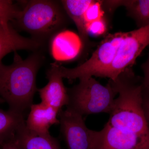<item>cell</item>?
Masks as SVG:
<instances>
[{
	"mask_svg": "<svg viewBox=\"0 0 149 149\" xmlns=\"http://www.w3.org/2000/svg\"><path fill=\"white\" fill-rule=\"evenodd\" d=\"M44 59L39 51L24 60L15 52L11 64L0 65V97L8 104L9 110L23 113L32 105L37 91V73Z\"/></svg>",
	"mask_w": 149,
	"mask_h": 149,
	"instance_id": "6da1fadb",
	"label": "cell"
},
{
	"mask_svg": "<svg viewBox=\"0 0 149 149\" xmlns=\"http://www.w3.org/2000/svg\"><path fill=\"white\" fill-rule=\"evenodd\" d=\"M118 96L107 123L121 130L149 135V126L144 109V87L138 83L131 68L109 80Z\"/></svg>",
	"mask_w": 149,
	"mask_h": 149,
	"instance_id": "7a4b0ae2",
	"label": "cell"
},
{
	"mask_svg": "<svg viewBox=\"0 0 149 149\" xmlns=\"http://www.w3.org/2000/svg\"><path fill=\"white\" fill-rule=\"evenodd\" d=\"M71 21L61 1L52 0L28 1L13 20L19 29L45 44Z\"/></svg>",
	"mask_w": 149,
	"mask_h": 149,
	"instance_id": "3957f363",
	"label": "cell"
},
{
	"mask_svg": "<svg viewBox=\"0 0 149 149\" xmlns=\"http://www.w3.org/2000/svg\"><path fill=\"white\" fill-rule=\"evenodd\" d=\"M79 80L78 84L67 90V108L83 116L101 113L110 114L118 94L110 81L104 86L93 77Z\"/></svg>",
	"mask_w": 149,
	"mask_h": 149,
	"instance_id": "277c9868",
	"label": "cell"
},
{
	"mask_svg": "<svg viewBox=\"0 0 149 149\" xmlns=\"http://www.w3.org/2000/svg\"><path fill=\"white\" fill-rule=\"evenodd\" d=\"M127 34V32H120L109 34L91 58L76 67L68 68L58 64L61 75L70 80L93 76L102 77L114 60L120 44Z\"/></svg>",
	"mask_w": 149,
	"mask_h": 149,
	"instance_id": "5b68a950",
	"label": "cell"
},
{
	"mask_svg": "<svg viewBox=\"0 0 149 149\" xmlns=\"http://www.w3.org/2000/svg\"><path fill=\"white\" fill-rule=\"evenodd\" d=\"M149 46V24L127 32L118 49L114 60L102 77L114 80L125 70L131 68L144 49Z\"/></svg>",
	"mask_w": 149,
	"mask_h": 149,
	"instance_id": "8992f818",
	"label": "cell"
},
{
	"mask_svg": "<svg viewBox=\"0 0 149 149\" xmlns=\"http://www.w3.org/2000/svg\"><path fill=\"white\" fill-rule=\"evenodd\" d=\"M61 131L68 149H96L99 131L88 128L83 116L70 109L61 110Z\"/></svg>",
	"mask_w": 149,
	"mask_h": 149,
	"instance_id": "52a82bcc",
	"label": "cell"
},
{
	"mask_svg": "<svg viewBox=\"0 0 149 149\" xmlns=\"http://www.w3.org/2000/svg\"><path fill=\"white\" fill-rule=\"evenodd\" d=\"M96 149H149V135L125 131L107 123L99 131Z\"/></svg>",
	"mask_w": 149,
	"mask_h": 149,
	"instance_id": "ba28073f",
	"label": "cell"
},
{
	"mask_svg": "<svg viewBox=\"0 0 149 149\" xmlns=\"http://www.w3.org/2000/svg\"><path fill=\"white\" fill-rule=\"evenodd\" d=\"M48 80L47 85L37 89L42 102L58 111L59 112L64 106L68 103L67 89L65 87L63 77L58 69V64L54 62L51 64L47 72Z\"/></svg>",
	"mask_w": 149,
	"mask_h": 149,
	"instance_id": "9c48e42d",
	"label": "cell"
},
{
	"mask_svg": "<svg viewBox=\"0 0 149 149\" xmlns=\"http://www.w3.org/2000/svg\"><path fill=\"white\" fill-rule=\"evenodd\" d=\"M45 44L33 38L21 36L9 22L0 20V65L3 58L11 52L19 50L37 52Z\"/></svg>",
	"mask_w": 149,
	"mask_h": 149,
	"instance_id": "30bf717a",
	"label": "cell"
},
{
	"mask_svg": "<svg viewBox=\"0 0 149 149\" xmlns=\"http://www.w3.org/2000/svg\"><path fill=\"white\" fill-rule=\"evenodd\" d=\"M49 41L50 54L56 61L74 58L79 52L80 44H83L80 37L65 29L56 33Z\"/></svg>",
	"mask_w": 149,
	"mask_h": 149,
	"instance_id": "8fae6325",
	"label": "cell"
},
{
	"mask_svg": "<svg viewBox=\"0 0 149 149\" xmlns=\"http://www.w3.org/2000/svg\"><path fill=\"white\" fill-rule=\"evenodd\" d=\"M25 125L29 130L37 133H49V129L54 124H60L57 119L59 111L42 102L32 104Z\"/></svg>",
	"mask_w": 149,
	"mask_h": 149,
	"instance_id": "7c38bea8",
	"label": "cell"
},
{
	"mask_svg": "<svg viewBox=\"0 0 149 149\" xmlns=\"http://www.w3.org/2000/svg\"><path fill=\"white\" fill-rule=\"evenodd\" d=\"M20 149H61L58 141L49 133H37L23 125L15 137Z\"/></svg>",
	"mask_w": 149,
	"mask_h": 149,
	"instance_id": "4fadbf2b",
	"label": "cell"
},
{
	"mask_svg": "<svg viewBox=\"0 0 149 149\" xmlns=\"http://www.w3.org/2000/svg\"><path fill=\"white\" fill-rule=\"evenodd\" d=\"M93 0H63L60 1L65 12L76 25L82 44L88 43V35L85 18V12Z\"/></svg>",
	"mask_w": 149,
	"mask_h": 149,
	"instance_id": "5bb4252c",
	"label": "cell"
},
{
	"mask_svg": "<svg viewBox=\"0 0 149 149\" xmlns=\"http://www.w3.org/2000/svg\"><path fill=\"white\" fill-rule=\"evenodd\" d=\"M25 124L23 113L0 109V146L15 138L19 130Z\"/></svg>",
	"mask_w": 149,
	"mask_h": 149,
	"instance_id": "9a60e30c",
	"label": "cell"
},
{
	"mask_svg": "<svg viewBox=\"0 0 149 149\" xmlns=\"http://www.w3.org/2000/svg\"><path fill=\"white\" fill-rule=\"evenodd\" d=\"M123 6L139 28L149 25V0H125Z\"/></svg>",
	"mask_w": 149,
	"mask_h": 149,
	"instance_id": "2e32d148",
	"label": "cell"
},
{
	"mask_svg": "<svg viewBox=\"0 0 149 149\" xmlns=\"http://www.w3.org/2000/svg\"><path fill=\"white\" fill-rule=\"evenodd\" d=\"M21 9L9 0H0V20L9 22L17 17Z\"/></svg>",
	"mask_w": 149,
	"mask_h": 149,
	"instance_id": "e0dca14e",
	"label": "cell"
},
{
	"mask_svg": "<svg viewBox=\"0 0 149 149\" xmlns=\"http://www.w3.org/2000/svg\"><path fill=\"white\" fill-rule=\"evenodd\" d=\"M104 13L102 1L93 0L85 13L84 18L86 27L89 23L104 17Z\"/></svg>",
	"mask_w": 149,
	"mask_h": 149,
	"instance_id": "ac0fdd59",
	"label": "cell"
},
{
	"mask_svg": "<svg viewBox=\"0 0 149 149\" xmlns=\"http://www.w3.org/2000/svg\"><path fill=\"white\" fill-rule=\"evenodd\" d=\"M88 35L100 36L105 35L107 29V24L105 17L98 20L93 21L86 26Z\"/></svg>",
	"mask_w": 149,
	"mask_h": 149,
	"instance_id": "d6986e66",
	"label": "cell"
},
{
	"mask_svg": "<svg viewBox=\"0 0 149 149\" xmlns=\"http://www.w3.org/2000/svg\"><path fill=\"white\" fill-rule=\"evenodd\" d=\"M144 74L143 85L144 87L149 92V53L146 61L141 65Z\"/></svg>",
	"mask_w": 149,
	"mask_h": 149,
	"instance_id": "ffe728a7",
	"label": "cell"
},
{
	"mask_svg": "<svg viewBox=\"0 0 149 149\" xmlns=\"http://www.w3.org/2000/svg\"><path fill=\"white\" fill-rule=\"evenodd\" d=\"M144 109L149 126V92L144 88Z\"/></svg>",
	"mask_w": 149,
	"mask_h": 149,
	"instance_id": "44dd1931",
	"label": "cell"
},
{
	"mask_svg": "<svg viewBox=\"0 0 149 149\" xmlns=\"http://www.w3.org/2000/svg\"><path fill=\"white\" fill-rule=\"evenodd\" d=\"M2 147V149H20L17 143L15 137L4 144Z\"/></svg>",
	"mask_w": 149,
	"mask_h": 149,
	"instance_id": "7402d4cb",
	"label": "cell"
},
{
	"mask_svg": "<svg viewBox=\"0 0 149 149\" xmlns=\"http://www.w3.org/2000/svg\"><path fill=\"white\" fill-rule=\"evenodd\" d=\"M4 102V101L3 100V99L0 97V104L3 102Z\"/></svg>",
	"mask_w": 149,
	"mask_h": 149,
	"instance_id": "603a6c76",
	"label": "cell"
}]
</instances>
